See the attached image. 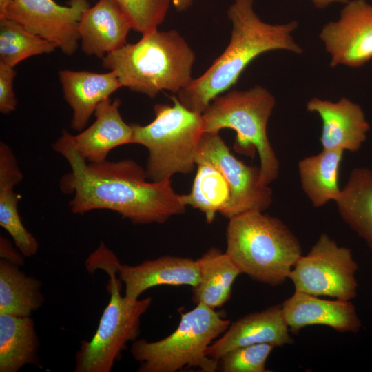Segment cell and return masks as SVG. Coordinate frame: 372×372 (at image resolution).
Returning a JSON list of instances; mask_svg holds the SVG:
<instances>
[{
	"label": "cell",
	"mask_w": 372,
	"mask_h": 372,
	"mask_svg": "<svg viewBox=\"0 0 372 372\" xmlns=\"http://www.w3.org/2000/svg\"><path fill=\"white\" fill-rule=\"evenodd\" d=\"M52 147L70 167L61 177L60 188L73 195L69 206L74 214L107 209L135 225H146L163 223L185 211L170 179L147 180L145 169L133 160L87 162L77 152L71 134L65 130Z\"/></svg>",
	"instance_id": "1"
},
{
	"label": "cell",
	"mask_w": 372,
	"mask_h": 372,
	"mask_svg": "<svg viewBox=\"0 0 372 372\" xmlns=\"http://www.w3.org/2000/svg\"><path fill=\"white\" fill-rule=\"evenodd\" d=\"M227 16L232 30L226 49L205 73L177 94L185 107L200 114L235 85L247 66L261 54L276 50L302 52L291 35L298 23L273 25L262 21L254 11V0H234Z\"/></svg>",
	"instance_id": "2"
},
{
	"label": "cell",
	"mask_w": 372,
	"mask_h": 372,
	"mask_svg": "<svg viewBox=\"0 0 372 372\" xmlns=\"http://www.w3.org/2000/svg\"><path fill=\"white\" fill-rule=\"evenodd\" d=\"M194 52L176 30L158 29L142 34L135 43H125L102 59L122 87L154 98L167 90L178 94L193 81Z\"/></svg>",
	"instance_id": "3"
},
{
	"label": "cell",
	"mask_w": 372,
	"mask_h": 372,
	"mask_svg": "<svg viewBox=\"0 0 372 372\" xmlns=\"http://www.w3.org/2000/svg\"><path fill=\"white\" fill-rule=\"evenodd\" d=\"M119 262L103 242L85 262L87 271H104L109 276L106 288L110 300L103 310L98 327L90 340H82L75 355L74 372H110L129 342L140 333L141 316L152 298L132 299L121 295L122 281L117 277Z\"/></svg>",
	"instance_id": "4"
},
{
	"label": "cell",
	"mask_w": 372,
	"mask_h": 372,
	"mask_svg": "<svg viewBox=\"0 0 372 372\" xmlns=\"http://www.w3.org/2000/svg\"><path fill=\"white\" fill-rule=\"evenodd\" d=\"M226 254L254 280L278 286L289 279L302 256L299 240L279 218L250 211L229 219Z\"/></svg>",
	"instance_id": "5"
},
{
	"label": "cell",
	"mask_w": 372,
	"mask_h": 372,
	"mask_svg": "<svg viewBox=\"0 0 372 372\" xmlns=\"http://www.w3.org/2000/svg\"><path fill=\"white\" fill-rule=\"evenodd\" d=\"M230 321L204 304L181 313L177 328L170 335L149 342L134 340L130 349L139 363L138 372H176L195 367L214 372L218 361L206 354L207 347L229 327Z\"/></svg>",
	"instance_id": "6"
},
{
	"label": "cell",
	"mask_w": 372,
	"mask_h": 372,
	"mask_svg": "<svg viewBox=\"0 0 372 372\" xmlns=\"http://www.w3.org/2000/svg\"><path fill=\"white\" fill-rule=\"evenodd\" d=\"M276 105L274 96L264 87L231 90L215 98L202 114L204 132L234 130V149L253 156L257 151L260 161L261 181L269 185L279 174V161L267 134V125Z\"/></svg>",
	"instance_id": "7"
},
{
	"label": "cell",
	"mask_w": 372,
	"mask_h": 372,
	"mask_svg": "<svg viewBox=\"0 0 372 372\" xmlns=\"http://www.w3.org/2000/svg\"><path fill=\"white\" fill-rule=\"evenodd\" d=\"M173 105L156 104L155 118L149 124H131L132 143L149 152L146 174L151 181L159 182L175 174L193 171L200 139L204 132L202 114L185 107L176 96Z\"/></svg>",
	"instance_id": "8"
},
{
	"label": "cell",
	"mask_w": 372,
	"mask_h": 372,
	"mask_svg": "<svg viewBox=\"0 0 372 372\" xmlns=\"http://www.w3.org/2000/svg\"><path fill=\"white\" fill-rule=\"evenodd\" d=\"M358 265L350 249L322 234L309 252L299 258L289 279L295 291L351 301L358 292Z\"/></svg>",
	"instance_id": "9"
},
{
	"label": "cell",
	"mask_w": 372,
	"mask_h": 372,
	"mask_svg": "<svg viewBox=\"0 0 372 372\" xmlns=\"http://www.w3.org/2000/svg\"><path fill=\"white\" fill-rule=\"evenodd\" d=\"M196 165L209 163L218 169L230 189L227 207L222 214L229 220L250 211H264L272 202V190L261 181L260 167L248 166L236 158L219 132H203L199 141Z\"/></svg>",
	"instance_id": "10"
},
{
	"label": "cell",
	"mask_w": 372,
	"mask_h": 372,
	"mask_svg": "<svg viewBox=\"0 0 372 372\" xmlns=\"http://www.w3.org/2000/svg\"><path fill=\"white\" fill-rule=\"evenodd\" d=\"M89 7L87 0H70L68 6H61L54 0H12L3 18L54 43L70 56L78 48L79 22Z\"/></svg>",
	"instance_id": "11"
},
{
	"label": "cell",
	"mask_w": 372,
	"mask_h": 372,
	"mask_svg": "<svg viewBox=\"0 0 372 372\" xmlns=\"http://www.w3.org/2000/svg\"><path fill=\"white\" fill-rule=\"evenodd\" d=\"M319 37L331 57V67L364 65L372 59V5L349 0L338 20L324 25Z\"/></svg>",
	"instance_id": "12"
},
{
	"label": "cell",
	"mask_w": 372,
	"mask_h": 372,
	"mask_svg": "<svg viewBox=\"0 0 372 372\" xmlns=\"http://www.w3.org/2000/svg\"><path fill=\"white\" fill-rule=\"evenodd\" d=\"M290 332L281 304L272 305L234 322L221 337L207 347L206 354L218 361L225 353L239 347L254 344L283 347L294 341Z\"/></svg>",
	"instance_id": "13"
},
{
	"label": "cell",
	"mask_w": 372,
	"mask_h": 372,
	"mask_svg": "<svg viewBox=\"0 0 372 372\" xmlns=\"http://www.w3.org/2000/svg\"><path fill=\"white\" fill-rule=\"evenodd\" d=\"M285 320L292 333L312 325L331 327L340 333H358L362 322L351 301L327 300L295 291L281 304Z\"/></svg>",
	"instance_id": "14"
},
{
	"label": "cell",
	"mask_w": 372,
	"mask_h": 372,
	"mask_svg": "<svg viewBox=\"0 0 372 372\" xmlns=\"http://www.w3.org/2000/svg\"><path fill=\"white\" fill-rule=\"evenodd\" d=\"M306 107L321 118L322 149L355 152L361 148L370 125L358 104L345 97L337 102L313 97Z\"/></svg>",
	"instance_id": "15"
},
{
	"label": "cell",
	"mask_w": 372,
	"mask_h": 372,
	"mask_svg": "<svg viewBox=\"0 0 372 372\" xmlns=\"http://www.w3.org/2000/svg\"><path fill=\"white\" fill-rule=\"evenodd\" d=\"M116 273L125 285V296L132 299H138L145 291L160 285L193 287L200 279L196 260L169 255L135 265L119 262Z\"/></svg>",
	"instance_id": "16"
},
{
	"label": "cell",
	"mask_w": 372,
	"mask_h": 372,
	"mask_svg": "<svg viewBox=\"0 0 372 372\" xmlns=\"http://www.w3.org/2000/svg\"><path fill=\"white\" fill-rule=\"evenodd\" d=\"M121 105L119 99H104L95 109L93 123L79 134H71L76 150L87 162L107 160L112 149L132 143V127L122 118Z\"/></svg>",
	"instance_id": "17"
},
{
	"label": "cell",
	"mask_w": 372,
	"mask_h": 372,
	"mask_svg": "<svg viewBox=\"0 0 372 372\" xmlns=\"http://www.w3.org/2000/svg\"><path fill=\"white\" fill-rule=\"evenodd\" d=\"M131 25L112 0H99L82 13L78 32L82 51L103 59L126 43Z\"/></svg>",
	"instance_id": "18"
},
{
	"label": "cell",
	"mask_w": 372,
	"mask_h": 372,
	"mask_svg": "<svg viewBox=\"0 0 372 372\" xmlns=\"http://www.w3.org/2000/svg\"><path fill=\"white\" fill-rule=\"evenodd\" d=\"M58 74L63 97L72 110L71 127L79 132L85 129L97 105L122 87L113 71L61 70Z\"/></svg>",
	"instance_id": "19"
},
{
	"label": "cell",
	"mask_w": 372,
	"mask_h": 372,
	"mask_svg": "<svg viewBox=\"0 0 372 372\" xmlns=\"http://www.w3.org/2000/svg\"><path fill=\"white\" fill-rule=\"evenodd\" d=\"M23 179L17 158L6 143H0V226L12 237L25 256L34 255L39 248L36 238L25 228L18 209L19 197L14 187Z\"/></svg>",
	"instance_id": "20"
},
{
	"label": "cell",
	"mask_w": 372,
	"mask_h": 372,
	"mask_svg": "<svg viewBox=\"0 0 372 372\" xmlns=\"http://www.w3.org/2000/svg\"><path fill=\"white\" fill-rule=\"evenodd\" d=\"M199 269L198 283L192 287V301L215 309L231 298L236 278L241 274L226 252L211 247L196 260Z\"/></svg>",
	"instance_id": "21"
},
{
	"label": "cell",
	"mask_w": 372,
	"mask_h": 372,
	"mask_svg": "<svg viewBox=\"0 0 372 372\" xmlns=\"http://www.w3.org/2000/svg\"><path fill=\"white\" fill-rule=\"evenodd\" d=\"M39 349L30 316L0 314V372H17L28 364L41 368Z\"/></svg>",
	"instance_id": "22"
},
{
	"label": "cell",
	"mask_w": 372,
	"mask_h": 372,
	"mask_svg": "<svg viewBox=\"0 0 372 372\" xmlns=\"http://www.w3.org/2000/svg\"><path fill=\"white\" fill-rule=\"evenodd\" d=\"M335 202L343 221L372 251V170L353 169Z\"/></svg>",
	"instance_id": "23"
},
{
	"label": "cell",
	"mask_w": 372,
	"mask_h": 372,
	"mask_svg": "<svg viewBox=\"0 0 372 372\" xmlns=\"http://www.w3.org/2000/svg\"><path fill=\"white\" fill-rule=\"evenodd\" d=\"M343 153L341 149H322L298 162L301 187L313 207H322L338 197L341 191L338 172Z\"/></svg>",
	"instance_id": "24"
},
{
	"label": "cell",
	"mask_w": 372,
	"mask_h": 372,
	"mask_svg": "<svg viewBox=\"0 0 372 372\" xmlns=\"http://www.w3.org/2000/svg\"><path fill=\"white\" fill-rule=\"evenodd\" d=\"M41 282L24 273L19 266L0 260V314L30 316L44 296Z\"/></svg>",
	"instance_id": "25"
},
{
	"label": "cell",
	"mask_w": 372,
	"mask_h": 372,
	"mask_svg": "<svg viewBox=\"0 0 372 372\" xmlns=\"http://www.w3.org/2000/svg\"><path fill=\"white\" fill-rule=\"evenodd\" d=\"M230 198L229 184L221 172L209 163L197 165L191 191L180 195L181 203L199 209L206 221H214L217 212L221 214L226 209Z\"/></svg>",
	"instance_id": "26"
},
{
	"label": "cell",
	"mask_w": 372,
	"mask_h": 372,
	"mask_svg": "<svg viewBox=\"0 0 372 372\" xmlns=\"http://www.w3.org/2000/svg\"><path fill=\"white\" fill-rule=\"evenodd\" d=\"M57 45L8 18L0 19V63L14 68L29 57L53 52Z\"/></svg>",
	"instance_id": "27"
},
{
	"label": "cell",
	"mask_w": 372,
	"mask_h": 372,
	"mask_svg": "<svg viewBox=\"0 0 372 372\" xmlns=\"http://www.w3.org/2000/svg\"><path fill=\"white\" fill-rule=\"evenodd\" d=\"M128 19L132 29L142 34L158 29L172 0H112Z\"/></svg>",
	"instance_id": "28"
},
{
	"label": "cell",
	"mask_w": 372,
	"mask_h": 372,
	"mask_svg": "<svg viewBox=\"0 0 372 372\" xmlns=\"http://www.w3.org/2000/svg\"><path fill=\"white\" fill-rule=\"evenodd\" d=\"M275 347L270 344H254L235 348L218 360L223 372H267L266 361Z\"/></svg>",
	"instance_id": "29"
},
{
	"label": "cell",
	"mask_w": 372,
	"mask_h": 372,
	"mask_svg": "<svg viewBox=\"0 0 372 372\" xmlns=\"http://www.w3.org/2000/svg\"><path fill=\"white\" fill-rule=\"evenodd\" d=\"M14 68L0 63V112L8 114L15 110L17 100L14 92Z\"/></svg>",
	"instance_id": "30"
},
{
	"label": "cell",
	"mask_w": 372,
	"mask_h": 372,
	"mask_svg": "<svg viewBox=\"0 0 372 372\" xmlns=\"http://www.w3.org/2000/svg\"><path fill=\"white\" fill-rule=\"evenodd\" d=\"M23 255L6 238L0 236V257L7 262L21 266L24 263Z\"/></svg>",
	"instance_id": "31"
},
{
	"label": "cell",
	"mask_w": 372,
	"mask_h": 372,
	"mask_svg": "<svg viewBox=\"0 0 372 372\" xmlns=\"http://www.w3.org/2000/svg\"><path fill=\"white\" fill-rule=\"evenodd\" d=\"M312 3L317 8H325L333 3H347L349 0H311Z\"/></svg>",
	"instance_id": "32"
},
{
	"label": "cell",
	"mask_w": 372,
	"mask_h": 372,
	"mask_svg": "<svg viewBox=\"0 0 372 372\" xmlns=\"http://www.w3.org/2000/svg\"><path fill=\"white\" fill-rule=\"evenodd\" d=\"M194 0H172V3L178 11L187 10L192 3Z\"/></svg>",
	"instance_id": "33"
},
{
	"label": "cell",
	"mask_w": 372,
	"mask_h": 372,
	"mask_svg": "<svg viewBox=\"0 0 372 372\" xmlns=\"http://www.w3.org/2000/svg\"><path fill=\"white\" fill-rule=\"evenodd\" d=\"M12 0H0V19L3 18Z\"/></svg>",
	"instance_id": "34"
}]
</instances>
